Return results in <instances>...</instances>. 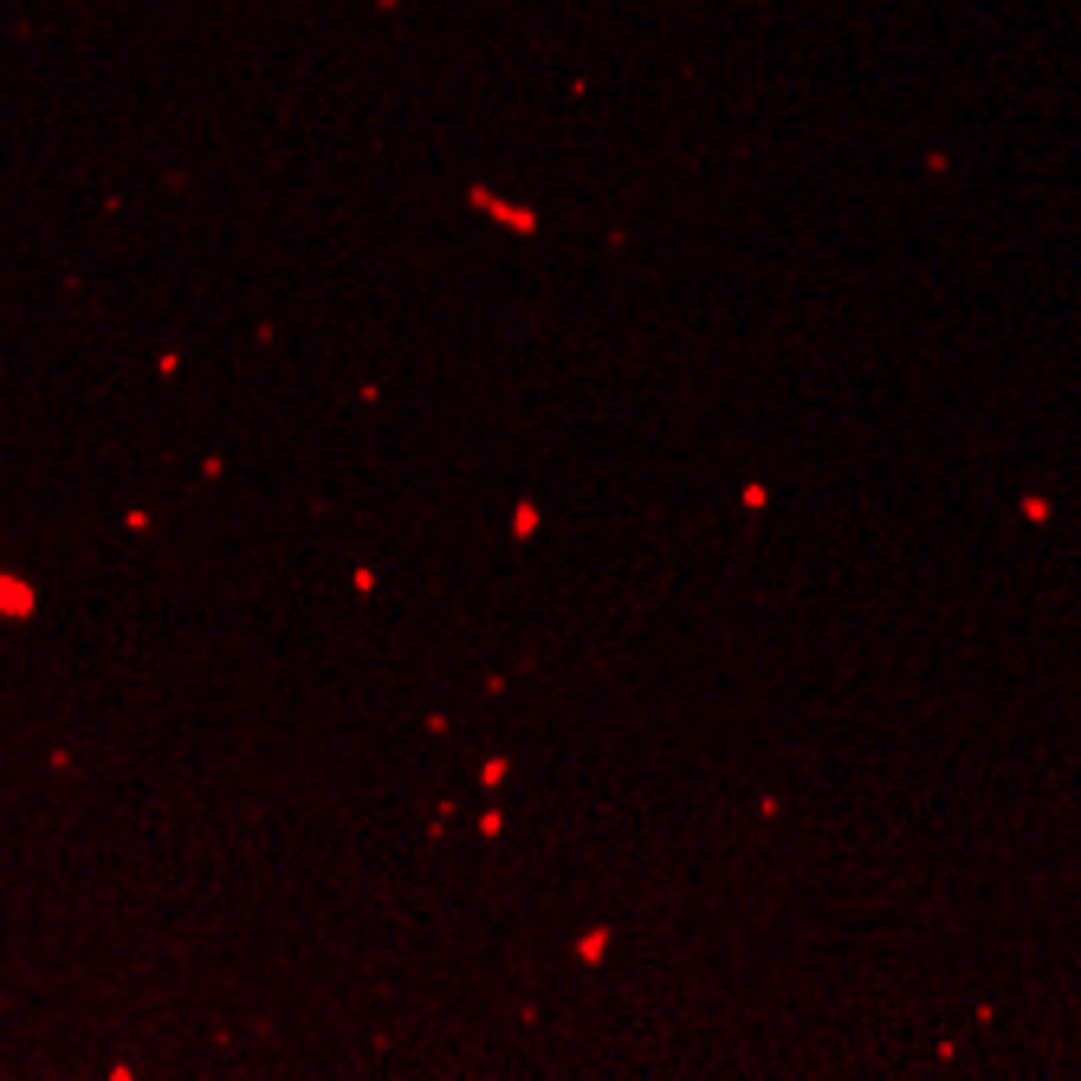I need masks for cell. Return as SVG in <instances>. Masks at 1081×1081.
<instances>
[{"label":"cell","instance_id":"obj_1","mask_svg":"<svg viewBox=\"0 0 1081 1081\" xmlns=\"http://www.w3.org/2000/svg\"><path fill=\"white\" fill-rule=\"evenodd\" d=\"M473 208L492 214L499 227H512V234H538V214H531V208H518V201H499L492 188H473Z\"/></svg>","mask_w":1081,"mask_h":1081},{"label":"cell","instance_id":"obj_2","mask_svg":"<svg viewBox=\"0 0 1081 1081\" xmlns=\"http://www.w3.org/2000/svg\"><path fill=\"white\" fill-rule=\"evenodd\" d=\"M33 609H39L33 583H26V577H0V615H13V622H20V615H33Z\"/></svg>","mask_w":1081,"mask_h":1081},{"label":"cell","instance_id":"obj_3","mask_svg":"<svg viewBox=\"0 0 1081 1081\" xmlns=\"http://www.w3.org/2000/svg\"><path fill=\"white\" fill-rule=\"evenodd\" d=\"M609 946H615V926H590V933L577 939V959H583V965H602V959H609Z\"/></svg>","mask_w":1081,"mask_h":1081},{"label":"cell","instance_id":"obj_4","mask_svg":"<svg viewBox=\"0 0 1081 1081\" xmlns=\"http://www.w3.org/2000/svg\"><path fill=\"white\" fill-rule=\"evenodd\" d=\"M512 531H518V538H531V531H538V505H531V499L512 505Z\"/></svg>","mask_w":1081,"mask_h":1081},{"label":"cell","instance_id":"obj_5","mask_svg":"<svg viewBox=\"0 0 1081 1081\" xmlns=\"http://www.w3.org/2000/svg\"><path fill=\"white\" fill-rule=\"evenodd\" d=\"M764 505H771V486L751 480V486H745V512H764Z\"/></svg>","mask_w":1081,"mask_h":1081},{"label":"cell","instance_id":"obj_6","mask_svg":"<svg viewBox=\"0 0 1081 1081\" xmlns=\"http://www.w3.org/2000/svg\"><path fill=\"white\" fill-rule=\"evenodd\" d=\"M1023 518H1030V525H1043V518H1049V499H1036V492H1030V499H1023Z\"/></svg>","mask_w":1081,"mask_h":1081}]
</instances>
